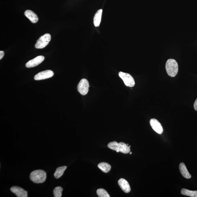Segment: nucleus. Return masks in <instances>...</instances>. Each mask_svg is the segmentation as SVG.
<instances>
[{
	"label": "nucleus",
	"mask_w": 197,
	"mask_h": 197,
	"mask_svg": "<svg viewBox=\"0 0 197 197\" xmlns=\"http://www.w3.org/2000/svg\"><path fill=\"white\" fill-rule=\"evenodd\" d=\"M165 68L168 75L170 77L176 76L178 72V65L174 59H168L166 61Z\"/></svg>",
	"instance_id": "f257e3e1"
},
{
	"label": "nucleus",
	"mask_w": 197,
	"mask_h": 197,
	"mask_svg": "<svg viewBox=\"0 0 197 197\" xmlns=\"http://www.w3.org/2000/svg\"><path fill=\"white\" fill-rule=\"evenodd\" d=\"M30 179L35 183L44 182L46 178V174L44 171L42 170H34L30 174Z\"/></svg>",
	"instance_id": "f03ea898"
},
{
	"label": "nucleus",
	"mask_w": 197,
	"mask_h": 197,
	"mask_svg": "<svg viewBox=\"0 0 197 197\" xmlns=\"http://www.w3.org/2000/svg\"><path fill=\"white\" fill-rule=\"evenodd\" d=\"M108 147L110 149L118 151L124 154L129 153L130 151V147L125 143L122 142L118 143L116 141L112 142L109 143Z\"/></svg>",
	"instance_id": "7ed1b4c3"
},
{
	"label": "nucleus",
	"mask_w": 197,
	"mask_h": 197,
	"mask_svg": "<svg viewBox=\"0 0 197 197\" xmlns=\"http://www.w3.org/2000/svg\"><path fill=\"white\" fill-rule=\"evenodd\" d=\"M51 39V36L49 33H46L41 36L35 44V48L37 49H42L45 47Z\"/></svg>",
	"instance_id": "20e7f679"
},
{
	"label": "nucleus",
	"mask_w": 197,
	"mask_h": 197,
	"mask_svg": "<svg viewBox=\"0 0 197 197\" xmlns=\"http://www.w3.org/2000/svg\"><path fill=\"white\" fill-rule=\"evenodd\" d=\"M119 76L123 80L125 85L128 87H133L135 85L134 79L131 75L127 73L120 72Z\"/></svg>",
	"instance_id": "39448f33"
},
{
	"label": "nucleus",
	"mask_w": 197,
	"mask_h": 197,
	"mask_svg": "<svg viewBox=\"0 0 197 197\" xmlns=\"http://www.w3.org/2000/svg\"><path fill=\"white\" fill-rule=\"evenodd\" d=\"M89 83L87 80L83 78L81 80L77 87L78 92L82 95L87 94L89 90Z\"/></svg>",
	"instance_id": "423d86ee"
},
{
	"label": "nucleus",
	"mask_w": 197,
	"mask_h": 197,
	"mask_svg": "<svg viewBox=\"0 0 197 197\" xmlns=\"http://www.w3.org/2000/svg\"><path fill=\"white\" fill-rule=\"evenodd\" d=\"M54 75L53 71L50 70L41 72L38 73L34 76V79L36 80H44L51 78Z\"/></svg>",
	"instance_id": "0eeeda50"
},
{
	"label": "nucleus",
	"mask_w": 197,
	"mask_h": 197,
	"mask_svg": "<svg viewBox=\"0 0 197 197\" xmlns=\"http://www.w3.org/2000/svg\"><path fill=\"white\" fill-rule=\"evenodd\" d=\"M45 57L42 56H37L32 60L29 61L26 64V67L28 68L33 67L37 66L42 63L44 60Z\"/></svg>",
	"instance_id": "6e6552de"
},
{
	"label": "nucleus",
	"mask_w": 197,
	"mask_h": 197,
	"mask_svg": "<svg viewBox=\"0 0 197 197\" xmlns=\"http://www.w3.org/2000/svg\"><path fill=\"white\" fill-rule=\"evenodd\" d=\"M150 125L153 130L159 134H162L163 132V128L157 120L151 119L150 121Z\"/></svg>",
	"instance_id": "1a4fd4ad"
},
{
	"label": "nucleus",
	"mask_w": 197,
	"mask_h": 197,
	"mask_svg": "<svg viewBox=\"0 0 197 197\" xmlns=\"http://www.w3.org/2000/svg\"><path fill=\"white\" fill-rule=\"evenodd\" d=\"M11 191L14 194L18 197H27V191L17 186L12 187L10 189Z\"/></svg>",
	"instance_id": "9d476101"
},
{
	"label": "nucleus",
	"mask_w": 197,
	"mask_h": 197,
	"mask_svg": "<svg viewBox=\"0 0 197 197\" xmlns=\"http://www.w3.org/2000/svg\"><path fill=\"white\" fill-rule=\"evenodd\" d=\"M118 184L122 190L126 193H128L130 192L131 188L129 183L126 180L124 179H121L118 180Z\"/></svg>",
	"instance_id": "9b49d317"
},
{
	"label": "nucleus",
	"mask_w": 197,
	"mask_h": 197,
	"mask_svg": "<svg viewBox=\"0 0 197 197\" xmlns=\"http://www.w3.org/2000/svg\"><path fill=\"white\" fill-rule=\"evenodd\" d=\"M25 15L33 23H36L38 21V18L34 12L30 10H27L25 12Z\"/></svg>",
	"instance_id": "f8f14e48"
},
{
	"label": "nucleus",
	"mask_w": 197,
	"mask_h": 197,
	"mask_svg": "<svg viewBox=\"0 0 197 197\" xmlns=\"http://www.w3.org/2000/svg\"><path fill=\"white\" fill-rule=\"evenodd\" d=\"M179 169L180 172L182 176L185 178L190 179L191 177V175L190 174L185 165L184 163L180 164Z\"/></svg>",
	"instance_id": "ddd939ff"
},
{
	"label": "nucleus",
	"mask_w": 197,
	"mask_h": 197,
	"mask_svg": "<svg viewBox=\"0 0 197 197\" xmlns=\"http://www.w3.org/2000/svg\"><path fill=\"white\" fill-rule=\"evenodd\" d=\"M102 11V9L99 10L95 15L94 18H93V23L95 27H99L100 25Z\"/></svg>",
	"instance_id": "4468645a"
},
{
	"label": "nucleus",
	"mask_w": 197,
	"mask_h": 197,
	"mask_svg": "<svg viewBox=\"0 0 197 197\" xmlns=\"http://www.w3.org/2000/svg\"><path fill=\"white\" fill-rule=\"evenodd\" d=\"M98 167L104 173H108L111 170V166L106 162H101L98 165Z\"/></svg>",
	"instance_id": "2eb2a0df"
},
{
	"label": "nucleus",
	"mask_w": 197,
	"mask_h": 197,
	"mask_svg": "<svg viewBox=\"0 0 197 197\" xmlns=\"http://www.w3.org/2000/svg\"><path fill=\"white\" fill-rule=\"evenodd\" d=\"M67 168V166H61L58 168L54 173V176L56 179H59L64 174L65 171Z\"/></svg>",
	"instance_id": "dca6fc26"
},
{
	"label": "nucleus",
	"mask_w": 197,
	"mask_h": 197,
	"mask_svg": "<svg viewBox=\"0 0 197 197\" xmlns=\"http://www.w3.org/2000/svg\"><path fill=\"white\" fill-rule=\"evenodd\" d=\"M182 195L191 197H197V191H190V190L182 189L181 191Z\"/></svg>",
	"instance_id": "f3484780"
},
{
	"label": "nucleus",
	"mask_w": 197,
	"mask_h": 197,
	"mask_svg": "<svg viewBox=\"0 0 197 197\" xmlns=\"http://www.w3.org/2000/svg\"><path fill=\"white\" fill-rule=\"evenodd\" d=\"M97 194L99 197H110V196L109 195L108 192L103 189H99L97 190Z\"/></svg>",
	"instance_id": "a211bd4d"
},
{
	"label": "nucleus",
	"mask_w": 197,
	"mask_h": 197,
	"mask_svg": "<svg viewBox=\"0 0 197 197\" xmlns=\"http://www.w3.org/2000/svg\"><path fill=\"white\" fill-rule=\"evenodd\" d=\"M63 189L61 187H56L53 190V194L55 197H61L62 196V192Z\"/></svg>",
	"instance_id": "6ab92c4d"
},
{
	"label": "nucleus",
	"mask_w": 197,
	"mask_h": 197,
	"mask_svg": "<svg viewBox=\"0 0 197 197\" xmlns=\"http://www.w3.org/2000/svg\"><path fill=\"white\" fill-rule=\"evenodd\" d=\"M194 108L196 111H197V99L195 100L194 104Z\"/></svg>",
	"instance_id": "aec40b11"
},
{
	"label": "nucleus",
	"mask_w": 197,
	"mask_h": 197,
	"mask_svg": "<svg viewBox=\"0 0 197 197\" xmlns=\"http://www.w3.org/2000/svg\"><path fill=\"white\" fill-rule=\"evenodd\" d=\"M4 55V52L3 51H0V59L1 60L3 57Z\"/></svg>",
	"instance_id": "412c9836"
},
{
	"label": "nucleus",
	"mask_w": 197,
	"mask_h": 197,
	"mask_svg": "<svg viewBox=\"0 0 197 197\" xmlns=\"http://www.w3.org/2000/svg\"><path fill=\"white\" fill-rule=\"evenodd\" d=\"M132 152H130V155H131V154H132Z\"/></svg>",
	"instance_id": "4be33fe9"
},
{
	"label": "nucleus",
	"mask_w": 197,
	"mask_h": 197,
	"mask_svg": "<svg viewBox=\"0 0 197 197\" xmlns=\"http://www.w3.org/2000/svg\"><path fill=\"white\" fill-rule=\"evenodd\" d=\"M130 147V146H129V147Z\"/></svg>",
	"instance_id": "5701e85b"
},
{
	"label": "nucleus",
	"mask_w": 197,
	"mask_h": 197,
	"mask_svg": "<svg viewBox=\"0 0 197 197\" xmlns=\"http://www.w3.org/2000/svg\"><path fill=\"white\" fill-rule=\"evenodd\" d=\"M127 146L129 145V144H127Z\"/></svg>",
	"instance_id": "b1692460"
}]
</instances>
